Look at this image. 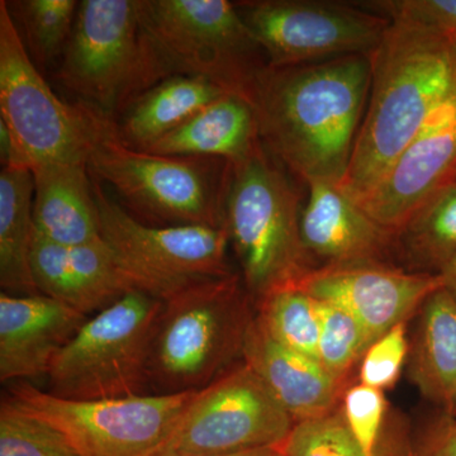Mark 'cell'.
I'll return each instance as SVG.
<instances>
[{
	"label": "cell",
	"mask_w": 456,
	"mask_h": 456,
	"mask_svg": "<svg viewBox=\"0 0 456 456\" xmlns=\"http://www.w3.org/2000/svg\"><path fill=\"white\" fill-rule=\"evenodd\" d=\"M369 55L268 68L255 90L260 140L305 185H338L349 169L367 110Z\"/></svg>",
	"instance_id": "cell-1"
},
{
	"label": "cell",
	"mask_w": 456,
	"mask_h": 456,
	"mask_svg": "<svg viewBox=\"0 0 456 456\" xmlns=\"http://www.w3.org/2000/svg\"><path fill=\"white\" fill-rule=\"evenodd\" d=\"M369 59L367 110L338 184L358 204L456 90V41L431 29L391 22Z\"/></svg>",
	"instance_id": "cell-2"
},
{
	"label": "cell",
	"mask_w": 456,
	"mask_h": 456,
	"mask_svg": "<svg viewBox=\"0 0 456 456\" xmlns=\"http://www.w3.org/2000/svg\"><path fill=\"white\" fill-rule=\"evenodd\" d=\"M241 275L213 279L164 302L149 362L158 395L196 392L244 360L256 311Z\"/></svg>",
	"instance_id": "cell-3"
},
{
	"label": "cell",
	"mask_w": 456,
	"mask_h": 456,
	"mask_svg": "<svg viewBox=\"0 0 456 456\" xmlns=\"http://www.w3.org/2000/svg\"><path fill=\"white\" fill-rule=\"evenodd\" d=\"M301 211L298 191L263 142L245 160L227 164L224 227L255 302L310 272Z\"/></svg>",
	"instance_id": "cell-4"
},
{
	"label": "cell",
	"mask_w": 456,
	"mask_h": 456,
	"mask_svg": "<svg viewBox=\"0 0 456 456\" xmlns=\"http://www.w3.org/2000/svg\"><path fill=\"white\" fill-rule=\"evenodd\" d=\"M171 71L143 29L136 0L80 3L59 79L89 107L110 117Z\"/></svg>",
	"instance_id": "cell-5"
},
{
	"label": "cell",
	"mask_w": 456,
	"mask_h": 456,
	"mask_svg": "<svg viewBox=\"0 0 456 456\" xmlns=\"http://www.w3.org/2000/svg\"><path fill=\"white\" fill-rule=\"evenodd\" d=\"M141 23L171 70L254 103L265 53L227 0H137Z\"/></svg>",
	"instance_id": "cell-6"
},
{
	"label": "cell",
	"mask_w": 456,
	"mask_h": 456,
	"mask_svg": "<svg viewBox=\"0 0 456 456\" xmlns=\"http://www.w3.org/2000/svg\"><path fill=\"white\" fill-rule=\"evenodd\" d=\"M200 160L128 145L110 117L93 108L90 173L142 212L175 226L224 227L226 179L218 183Z\"/></svg>",
	"instance_id": "cell-7"
},
{
	"label": "cell",
	"mask_w": 456,
	"mask_h": 456,
	"mask_svg": "<svg viewBox=\"0 0 456 456\" xmlns=\"http://www.w3.org/2000/svg\"><path fill=\"white\" fill-rule=\"evenodd\" d=\"M163 307L154 297L132 290L86 320L47 375L50 393L75 401L146 395Z\"/></svg>",
	"instance_id": "cell-8"
},
{
	"label": "cell",
	"mask_w": 456,
	"mask_h": 456,
	"mask_svg": "<svg viewBox=\"0 0 456 456\" xmlns=\"http://www.w3.org/2000/svg\"><path fill=\"white\" fill-rule=\"evenodd\" d=\"M102 239L134 290L169 301L204 281L233 274L226 227L147 226L94 185Z\"/></svg>",
	"instance_id": "cell-9"
},
{
	"label": "cell",
	"mask_w": 456,
	"mask_h": 456,
	"mask_svg": "<svg viewBox=\"0 0 456 456\" xmlns=\"http://www.w3.org/2000/svg\"><path fill=\"white\" fill-rule=\"evenodd\" d=\"M0 121L16 145L18 167L88 163L93 108L56 97L27 53L7 2H0Z\"/></svg>",
	"instance_id": "cell-10"
},
{
	"label": "cell",
	"mask_w": 456,
	"mask_h": 456,
	"mask_svg": "<svg viewBox=\"0 0 456 456\" xmlns=\"http://www.w3.org/2000/svg\"><path fill=\"white\" fill-rule=\"evenodd\" d=\"M196 392L75 401L20 380L11 384L7 398L61 432L80 456H150Z\"/></svg>",
	"instance_id": "cell-11"
},
{
	"label": "cell",
	"mask_w": 456,
	"mask_h": 456,
	"mask_svg": "<svg viewBox=\"0 0 456 456\" xmlns=\"http://www.w3.org/2000/svg\"><path fill=\"white\" fill-rule=\"evenodd\" d=\"M296 425L242 360L197 391L167 439L150 456H227L279 448Z\"/></svg>",
	"instance_id": "cell-12"
},
{
	"label": "cell",
	"mask_w": 456,
	"mask_h": 456,
	"mask_svg": "<svg viewBox=\"0 0 456 456\" xmlns=\"http://www.w3.org/2000/svg\"><path fill=\"white\" fill-rule=\"evenodd\" d=\"M236 7L270 68L370 55L391 25L356 2L256 0L237 3Z\"/></svg>",
	"instance_id": "cell-13"
},
{
	"label": "cell",
	"mask_w": 456,
	"mask_h": 456,
	"mask_svg": "<svg viewBox=\"0 0 456 456\" xmlns=\"http://www.w3.org/2000/svg\"><path fill=\"white\" fill-rule=\"evenodd\" d=\"M297 285L317 301L349 312L373 344L393 327L417 316L426 299L444 287V281L439 274L370 264L314 269Z\"/></svg>",
	"instance_id": "cell-14"
},
{
	"label": "cell",
	"mask_w": 456,
	"mask_h": 456,
	"mask_svg": "<svg viewBox=\"0 0 456 456\" xmlns=\"http://www.w3.org/2000/svg\"><path fill=\"white\" fill-rule=\"evenodd\" d=\"M455 180L456 90L359 206L395 235L431 197Z\"/></svg>",
	"instance_id": "cell-15"
},
{
	"label": "cell",
	"mask_w": 456,
	"mask_h": 456,
	"mask_svg": "<svg viewBox=\"0 0 456 456\" xmlns=\"http://www.w3.org/2000/svg\"><path fill=\"white\" fill-rule=\"evenodd\" d=\"M307 187L299 228L311 270L397 265L395 233L375 222L334 183L314 182Z\"/></svg>",
	"instance_id": "cell-16"
},
{
	"label": "cell",
	"mask_w": 456,
	"mask_h": 456,
	"mask_svg": "<svg viewBox=\"0 0 456 456\" xmlns=\"http://www.w3.org/2000/svg\"><path fill=\"white\" fill-rule=\"evenodd\" d=\"M86 314L44 294H0V380L49 375Z\"/></svg>",
	"instance_id": "cell-17"
},
{
	"label": "cell",
	"mask_w": 456,
	"mask_h": 456,
	"mask_svg": "<svg viewBox=\"0 0 456 456\" xmlns=\"http://www.w3.org/2000/svg\"><path fill=\"white\" fill-rule=\"evenodd\" d=\"M31 270L38 292L86 316L134 290L103 239L61 246L35 235Z\"/></svg>",
	"instance_id": "cell-18"
},
{
	"label": "cell",
	"mask_w": 456,
	"mask_h": 456,
	"mask_svg": "<svg viewBox=\"0 0 456 456\" xmlns=\"http://www.w3.org/2000/svg\"><path fill=\"white\" fill-rule=\"evenodd\" d=\"M244 362L294 422L316 419L340 407L347 384L332 377L321 362L281 346L257 322L256 316L244 347Z\"/></svg>",
	"instance_id": "cell-19"
},
{
	"label": "cell",
	"mask_w": 456,
	"mask_h": 456,
	"mask_svg": "<svg viewBox=\"0 0 456 456\" xmlns=\"http://www.w3.org/2000/svg\"><path fill=\"white\" fill-rule=\"evenodd\" d=\"M88 163H53L32 169L35 235L61 246L102 240L94 184Z\"/></svg>",
	"instance_id": "cell-20"
},
{
	"label": "cell",
	"mask_w": 456,
	"mask_h": 456,
	"mask_svg": "<svg viewBox=\"0 0 456 456\" xmlns=\"http://www.w3.org/2000/svg\"><path fill=\"white\" fill-rule=\"evenodd\" d=\"M260 142L256 113L250 102L226 94L145 151L179 158L222 159L233 165L253 154Z\"/></svg>",
	"instance_id": "cell-21"
},
{
	"label": "cell",
	"mask_w": 456,
	"mask_h": 456,
	"mask_svg": "<svg viewBox=\"0 0 456 456\" xmlns=\"http://www.w3.org/2000/svg\"><path fill=\"white\" fill-rule=\"evenodd\" d=\"M408 375L440 412L456 416V299L445 287L432 293L417 314Z\"/></svg>",
	"instance_id": "cell-22"
},
{
	"label": "cell",
	"mask_w": 456,
	"mask_h": 456,
	"mask_svg": "<svg viewBox=\"0 0 456 456\" xmlns=\"http://www.w3.org/2000/svg\"><path fill=\"white\" fill-rule=\"evenodd\" d=\"M226 94L204 77L171 75L134 99L119 134L128 145L145 150Z\"/></svg>",
	"instance_id": "cell-23"
},
{
	"label": "cell",
	"mask_w": 456,
	"mask_h": 456,
	"mask_svg": "<svg viewBox=\"0 0 456 456\" xmlns=\"http://www.w3.org/2000/svg\"><path fill=\"white\" fill-rule=\"evenodd\" d=\"M33 174L25 167H3L0 173V284L3 292H38L33 281L31 250Z\"/></svg>",
	"instance_id": "cell-24"
},
{
	"label": "cell",
	"mask_w": 456,
	"mask_h": 456,
	"mask_svg": "<svg viewBox=\"0 0 456 456\" xmlns=\"http://www.w3.org/2000/svg\"><path fill=\"white\" fill-rule=\"evenodd\" d=\"M456 257V180L395 233V259L410 272L441 274Z\"/></svg>",
	"instance_id": "cell-25"
},
{
	"label": "cell",
	"mask_w": 456,
	"mask_h": 456,
	"mask_svg": "<svg viewBox=\"0 0 456 456\" xmlns=\"http://www.w3.org/2000/svg\"><path fill=\"white\" fill-rule=\"evenodd\" d=\"M256 320L287 349L318 360L321 317L318 301L297 283L277 288L255 302Z\"/></svg>",
	"instance_id": "cell-26"
},
{
	"label": "cell",
	"mask_w": 456,
	"mask_h": 456,
	"mask_svg": "<svg viewBox=\"0 0 456 456\" xmlns=\"http://www.w3.org/2000/svg\"><path fill=\"white\" fill-rule=\"evenodd\" d=\"M401 428L388 426L377 456H399L407 444ZM281 456H367L345 424L340 407L316 419L296 422L278 448Z\"/></svg>",
	"instance_id": "cell-27"
},
{
	"label": "cell",
	"mask_w": 456,
	"mask_h": 456,
	"mask_svg": "<svg viewBox=\"0 0 456 456\" xmlns=\"http://www.w3.org/2000/svg\"><path fill=\"white\" fill-rule=\"evenodd\" d=\"M318 308L321 317L318 362L332 377L347 384L351 371L370 347V338L349 312L322 301H318Z\"/></svg>",
	"instance_id": "cell-28"
},
{
	"label": "cell",
	"mask_w": 456,
	"mask_h": 456,
	"mask_svg": "<svg viewBox=\"0 0 456 456\" xmlns=\"http://www.w3.org/2000/svg\"><path fill=\"white\" fill-rule=\"evenodd\" d=\"M8 4L17 9L29 50L38 61L46 64L64 53L79 8L75 0H23Z\"/></svg>",
	"instance_id": "cell-29"
},
{
	"label": "cell",
	"mask_w": 456,
	"mask_h": 456,
	"mask_svg": "<svg viewBox=\"0 0 456 456\" xmlns=\"http://www.w3.org/2000/svg\"><path fill=\"white\" fill-rule=\"evenodd\" d=\"M0 456H80L61 432L16 406L0 404Z\"/></svg>",
	"instance_id": "cell-30"
},
{
	"label": "cell",
	"mask_w": 456,
	"mask_h": 456,
	"mask_svg": "<svg viewBox=\"0 0 456 456\" xmlns=\"http://www.w3.org/2000/svg\"><path fill=\"white\" fill-rule=\"evenodd\" d=\"M340 410L345 424L365 455L377 456L388 413L384 392L360 382L349 386L342 395Z\"/></svg>",
	"instance_id": "cell-31"
},
{
	"label": "cell",
	"mask_w": 456,
	"mask_h": 456,
	"mask_svg": "<svg viewBox=\"0 0 456 456\" xmlns=\"http://www.w3.org/2000/svg\"><path fill=\"white\" fill-rule=\"evenodd\" d=\"M356 4L391 22L422 27L456 41V0H371Z\"/></svg>",
	"instance_id": "cell-32"
},
{
	"label": "cell",
	"mask_w": 456,
	"mask_h": 456,
	"mask_svg": "<svg viewBox=\"0 0 456 456\" xmlns=\"http://www.w3.org/2000/svg\"><path fill=\"white\" fill-rule=\"evenodd\" d=\"M407 322L393 327L370 345L360 362L359 380L373 388H392L398 382L410 356Z\"/></svg>",
	"instance_id": "cell-33"
},
{
	"label": "cell",
	"mask_w": 456,
	"mask_h": 456,
	"mask_svg": "<svg viewBox=\"0 0 456 456\" xmlns=\"http://www.w3.org/2000/svg\"><path fill=\"white\" fill-rule=\"evenodd\" d=\"M415 456H456V416L440 412L422 432Z\"/></svg>",
	"instance_id": "cell-34"
},
{
	"label": "cell",
	"mask_w": 456,
	"mask_h": 456,
	"mask_svg": "<svg viewBox=\"0 0 456 456\" xmlns=\"http://www.w3.org/2000/svg\"><path fill=\"white\" fill-rule=\"evenodd\" d=\"M440 275L443 278L444 287L456 299V257L443 270Z\"/></svg>",
	"instance_id": "cell-35"
},
{
	"label": "cell",
	"mask_w": 456,
	"mask_h": 456,
	"mask_svg": "<svg viewBox=\"0 0 456 456\" xmlns=\"http://www.w3.org/2000/svg\"><path fill=\"white\" fill-rule=\"evenodd\" d=\"M279 454L277 448H266L250 450V452H239V454L227 455V456H275Z\"/></svg>",
	"instance_id": "cell-36"
},
{
	"label": "cell",
	"mask_w": 456,
	"mask_h": 456,
	"mask_svg": "<svg viewBox=\"0 0 456 456\" xmlns=\"http://www.w3.org/2000/svg\"><path fill=\"white\" fill-rule=\"evenodd\" d=\"M399 456H415V454H413V452H411L410 449H408V446H406V449H404L403 452H402V454Z\"/></svg>",
	"instance_id": "cell-37"
},
{
	"label": "cell",
	"mask_w": 456,
	"mask_h": 456,
	"mask_svg": "<svg viewBox=\"0 0 456 456\" xmlns=\"http://www.w3.org/2000/svg\"><path fill=\"white\" fill-rule=\"evenodd\" d=\"M275 456H281V454L275 455Z\"/></svg>",
	"instance_id": "cell-38"
}]
</instances>
